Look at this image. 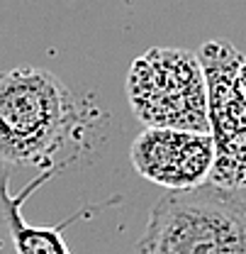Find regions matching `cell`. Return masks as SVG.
<instances>
[{"mask_svg":"<svg viewBox=\"0 0 246 254\" xmlns=\"http://www.w3.org/2000/svg\"><path fill=\"white\" fill-rule=\"evenodd\" d=\"M102 113L39 66L0 73V161L61 171L83 157Z\"/></svg>","mask_w":246,"mask_h":254,"instance_id":"cell-1","label":"cell"},{"mask_svg":"<svg viewBox=\"0 0 246 254\" xmlns=\"http://www.w3.org/2000/svg\"><path fill=\"white\" fill-rule=\"evenodd\" d=\"M137 254H246V200L202 184L166 190L154 203Z\"/></svg>","mask_w":246,"mask_h":254,"instance_id":"cell-2","label":"cell"},{"mask_svg":"<svg viewBox=\"0 0 246 254\" xmlns=\"http://www.w3.org/2000/svg\"><path fill=\"white\" fill-rule=\"evenodd\" d=\"M134 118L147 129L210 134L207 81L195 52L154 47L137 57L124 78Z\"/></svg>","mask_w":246,"mask_h":254,"instance_id":"cell-3","label":"cell"},{"mask_svg":"<svg viewBox=\"0 0 246 254\" xmlns=\"http://www.w3.org/2000/svg\"><path fill=\"white\" fill-rule=\"evenodd\" d=\"M207 81V118L215 142L210 181L222 189H246V103L237 91L244 54L229 39H207L197 52Z\"/></svg>","mask_w":246,"mask_h":254,"instance_id":"cell-4","label":"cell"},{"mask_svg":"<svg viewBox=\"0 0 246 254\" xmlns=\"http://www.w3.org/2000/svg\"><path fill=\"white\" fill-rule=\"evenodd\" d=\"M139 176L166 190H188L207 184L215 166V142L202 132L144 129L129 147Z\"/></svg>","mask_w":246,"mask_h":254,"instance_id":"cell-5","label":"cell"},{"mask_svg":"<svg viewBox=\"0 0 246 254\" xmlns=\"http://www.w3.org/2000/svg\"><path fill=\"white\" fill-rule=\"evenodd\" d=\"M54 174L56 171H42L30 186H25L20 193H12L10 166L0 161V254H71L61 235L66 225H32L22 215V205L30 193Z\"/></svg>","mask_w":246,"mask_h":254,"instance_id":"cell-6","label":"cell"},{"mask_svg":"<svg viewBox=\"0 0 246 254\" xmlns=\"http://www.w3.org/2000/svg\"><path fill=\"white\" fill-rule=\"evenodd\" d=\"M237 91H239V95L244 98V103H246V59L239 66V71H237Z\"/></svg>","mask_w":246,"mask_h":254,"instance_id":"cell-7","label":"cell"}]
</instances>
